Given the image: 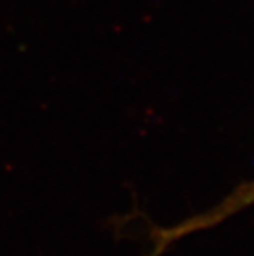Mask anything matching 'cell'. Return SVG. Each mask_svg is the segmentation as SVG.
<instances>
[{"mask_svg":"<svg viewBox=\"0 0 254 256\" xmlns=\"http://www.w3.org/2000/svg\"><path fill=\"white\" fill-rule=\"evenodd\" d=\"M251 205H254V180L241 184L240 187L233 190L230 195H226L218 205L212 206V208L203 212V214L192 216V218L178 223V225L172 228H165V230L155 233L157 252H162V250L165 246H169L172 242L180 240L185 235H190V233H197L200 230H205V228L220 225L221 222L230 218L231 215H235L238 212L245 210Z\"/></svg>","mask_w":254,"mask_h":256,"instance_id":"obj_1","label":"cell"}]
</instances>
